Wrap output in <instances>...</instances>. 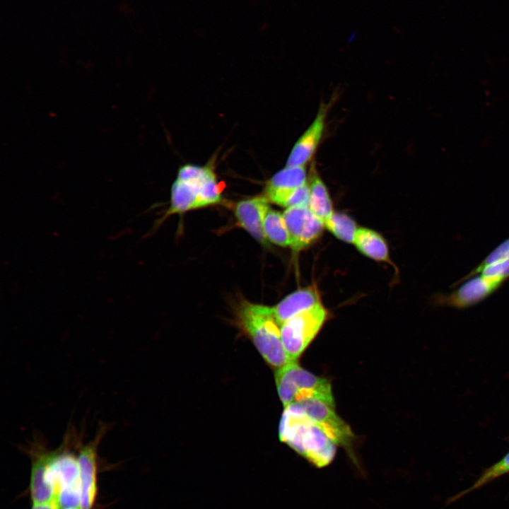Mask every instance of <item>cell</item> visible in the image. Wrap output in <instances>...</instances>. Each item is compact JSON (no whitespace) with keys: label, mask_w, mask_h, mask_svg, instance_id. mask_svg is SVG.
<instances>
[{"label":"cell","mask_w":509,"mask_h":509,"mask_svg":"<svg viewBox=\"0 0 509 509\" xmlns=\"http://www.w3.org/2000/svg\"><path fill=\"white\" fill-rule=\"evenodd\" d=\"M236 320L238 327L270 367L277 370L291 361L271 307L242 300L236 310Z\"/></svg>","instance_id":"6da1fadb"},{"label":"cell","mask_w":509,"mask_h":509,"mask_svg":"<svg viewBox=\"0 0 509 509\" xmlns=\"http://www.w3.org/2000/svg\"><path fill=\"white\" fill-rule=\"evenodd\" d=\"M279 435L282 442L317 467L327 465L334 457L337 445L319 426L300 411L284 408Z\"/></svg>","instance_id":"7a4b0ae2"},{"label":"cell","mask_w":509,"mask_h":509,"mask_svg":"<svg viewBox=\"0 0 509 509\" xmlns=\"http://www.w3.org/2000/svg\"><path fill=\"white\" fill-rule=\"evenodd\" d=\"M275 381L284 407L308 397H317L334 404L329 380L305 370L298 361H290L276 370Z\"/></svg>","instance_id":"3957f363"},{"label":"cell","mask_w":509,"mask_h":509,"mask_svg":"<svg viewBox=\"0 0 509 509\" xmlns=\"http://www.w3.org/2000/svg\"><path fill=\"white\" fill-rule=\"evenodd\" d=\"M327 318V311L319 303L286 320L281 326V341L291 361H298Z\"/></svg>","instance_id":"277c9868"},{"label":"cell","mask_w":509,"mask_h":509,"mask_svg":"<svg viewBox=\"0 0 509 509\" xmlns=\"http://www.w3.org/2000/svg\"><path fill=\"white\" fill-rule=\"evenodd\" d=\"M307 415L337 445L351 447L354 435L334 410V404L317 397H308L286 406ZM285 408V407H284Z\"/></svg>","instance_id":"5b68a950"},{"label":"cell","mask_w":509,"mask_h":509,"mask_svg":"<svg viewBox=\"0 0 509 509\" xmlns=\"http://www.w3.org/2000/svg\"><path fill=\"white\" fill-rule=\"evenodd\" d=\"M110 429L109 424L99 423L94 437L79 447L78 460L81 482L80 509H92L97 496L98 450Z\"/></svg>","instance_id":"8992f818"},{"label":"cell","mask_w":509,"mask_h":509,"mask_svg":"<svg viewBox=\"0 0 509 509\" xmlns=\"http://www.w3.org/2000/svg\"><path fill=\"white\" fill-rule=\"evenodd\" d=\"M282 214L290 236V247L294 251H300L316 240L325 227L309 206L288 207Z\"/></svg>","instance_id":"52a82bcc"},{"label":"cell","mask_w":509,"mask_h":509,"mask_svg":"<svg viewBox=\"0 0 509 509\" xmlns=\"http://www.w3.org/2000/svg\"><path fill=\"white\" fill-rule=\"evenodd\" d=\"M45 446V439L35 433L23 447L31 459L30 492L33 503H53V488L47 476Z\"/></svg>","instance_id":"ba28073f"},{"label":"cell","mask_w":509,"mask_h":509,"mask_svg":"<svg viewBox=\"0 0 509 509\" xmlns=\"http://www.w3.org/2000/svg\"><path fill=\"white\" fill-rule=\"evenodd\" d=\"M502 284L481 275L474 276L459 284L460 286L452 292L442 295L440 301L447 306L466 308L486 299Z\"/></svg>","instance_id":"9c48e42d"},{"label":"cell","mask_w":509,"mask_h":509,"mask_svg":"<svg viewBox=\"0 0 509 509\" xmlns=\"http://www.w3.org/2000/svg\"><path fill=\"white\" fill-rule=\"evenodd\" d=\"M269 199L265 195L257 196L238 202L234 209L238 223L257 241L267 245L263 230V221L269 210Z\"/></svg>","instance_id":"30bf717a"},{"label":"cell","mask_w":509,"mask_h":509,"mask_svg":"<svg viewBox=\"0 0 509 509\" xmlns=\"http://www.w3.org/2000/svg\"><path fill=\"white\" fill-rule=\"evenodd\" d=\"M327 113V107L322 105L314 121L294 144L287 167L305 166L312 158L322 136Z\"/></svg>","instance_id":"8fae6325"},{"label":"cell","mask_w":509,"mask_h":509,"mask_svg":"<svg viewBox=\"0 0 509 509\" xmlns=\"http://www.w3.org/2000/svg\"><path fill=\"white\" fill-rule=\"evenodd\" d=\"M307 182L305 166H286L267 182L265 196L269 201L285 207L293 193Z\"/></svg>","instance_id":"7c38bea8"},{"label":"cell","mask_w":509,"mask_h":509,"mask_svg":"<svg viewBox=\"0 0 509 509\" xmlns=\"http://www.w3.org/2000/svg\"><path fill=\"white\" fill-rule=\"evenodd\" d=\"M319 303L321 301L317 289L310 286L293 292L271 308L276 321L281 326L296 314Z\"/></svg>","instance_id":"4fadbf2b"},{"label":"cell","mask_w":509,"mask_h":509,"mask_svg":"<svg viewBox=\"0 0 509 509\" xmlns=\"http://www.w3.org/2000/svg\"><path fill=\"white\" fill-rule=\"evenodd\" d=\"M309 185V207L324 224L334 212L332 203L326 185L314 167L311 169Z\"/></svg>","instance_id":"5bb4252c"},{"label":"cell","mask_w":509,"mask_h":509,"mask_svg":"<svg viewBox=\"0 0 509 509\" xmlns=\"http://www.w3.org/2000/svg\"><path fill=\"white\" fill-rule=\"evenodd\" d=\"M353 243L364 255L376 261H387L389 251L384 238L377 232L366 228H358Z\"/></svg>","instance_id":"9a60e30c"},{"label":"cell","mask_w":509,"mask_h":509,"mask_svg":"<svg viewBox=\"0 0 509 509\" xmlns=\"http://www.w3.org/2000/svg\"><path fill=\"white\" fill-rule=\"evenodd\" d=\"M264 234L267 240L281 247L290 246V236L283 214L269 209L263 221Z\"/></svg>","instance_id":"2e32d148"},{"label":"cell","mask_w":509,"mask_h":509,"mask_svg":"<svg viewBox=\"0 0 509 509\" xmlns=\"http://www.w3.org/2000/svg\"><path fill=\"white\" fill-rule=\"evenodd\" d=\"M509 473V452H508L498 462L486 469L476 480L464 490L457 493L451 497L448 503H452L469 494L474 491L478 490L485 485Z\"/></svg>","instance_id":"e0dca14e"},{"label":"cell","mask_w":509,"mask_h":509,"mask_svg":"<svg viewBox=\"0 0 509 509\" xmlns=\"http://www.w3.org/2000/svg\"><path fill=\"white\" fill-rule=\"evenodd\" d=\"M324 226L336 238L348 243H353L358 228L356 223L351 217L345 213L338 212H333L324 223Z\"/></svg>","instance_id":"ac0fdd59"},{"label":"cell","mask_w":509,"mask_h":509,"mask_svg":"<svg viewBox=\"0 0 509 509\" xmlns=\"http://www.w3.org/2000/svg\"><path fill=\"white\" fill-rule=\"evenodd\" d=\"M478 274L503 283L509 279V259L489 264L479 269H473L464 276L453 283L451 287L455 288L467 279Z\"/></svg>","instance_id":"d6986e66"},{"label":"cell","mask_w":509,"mask_h":509,"mask_svg":"<svg viewBox=\"0 0 509 509\" xmlns=\"http://www.w3.org/2000/svg\"><path fill=\"white\" fill-rule=\"evenodd\" d=\"M508 259H509V238L498 245L474 269H479Z\"/></svg>","instance_id":"ffe728a7"},{"label":"cell","mask_w":509,"mask_h":509,"mask_svg":"<svg viewBox=\"0 0 509 509\" xmlns=\"http://www.w3.org/2000/svg\"><path fill=\"white\" fill-rule=\"evenodd\" d=\"M32 509H58L57 506L52 503H33Z\"/></svg>","instance_id":"44dd1931"},{"label":"cell","mask_w":509,"mask_h":509,"mask_svg":"<svg viewBox=\"0 0 509 509\" xmlns=\"http://www.w3.org/2000/svg\"><path fill=\"white\" fill-rule=\"evenodd\" d=\"M72 509H80V508H72Z\"/></svg>","instance_id":"7402d4cb"}]
</instances>
